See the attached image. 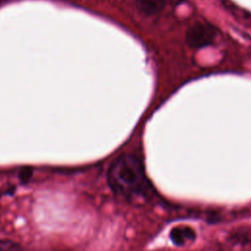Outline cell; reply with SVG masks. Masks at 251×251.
Here are the masks:
<instances>
[{
  "label": "cell",
  "instance_id": "1",
  "mask_svg": "<svg viewBox=\"0 0 251 251\" xmlns=\"http://www.w3.org/2000/svg\"><path fill=\"white\" fill-rule=\"evenodd\" d=\"M107 179L115 193L127 199H145L152 190L142 161L132 154L115 159L109 167Z\"/></svg>",
  "mask_w": 251,
  "mask_h": 251
},
{
  "label": "cell",
  "instance_id": "4",
  "mask_svg": "<svg viewBox=\"0 0 251 251\" xmlns=\"http://www.w3.org/2000/svg\"><path fill=\"white\" fill-rule=\"evenodd\" d=\"M135 4L141 13L151 16L163 10L165 7V0H135Z\"/></svg>",
  "mask_w": 251,
  "mask_h": 251
},
{
  "label": "cell",
  "instance_id": "5",
  "mask_svg": "<svg viewBox=\"0 0 251 251\" xmlns=\"http://www.w3.org/2000/svg\"><path fill=\"white\" fill-rule=\"evenodd\" d=\"M0 251H23L20 246L10 241H0Z\"/></svg>",
  "mask_w": 251,
  "mask_h": 251
},
{
  "label": "cell",
  "instance_id": "3",
  "mask_svg": "<svg viewBox=\"0 0 251 251\" xmlns=\"http://www.w3.org/2000/svg\"><path fill=\"white\" fill-rule=\"evenodd\" d=\"M196 233L190 226H176L170 231V238L175 245L181 246L189 241H193Z\"/></svg>",
  "mask_w": 251,
  "mask_h": 251
},
{
  "label": "cell",
  "instance_id": "2",
  "mask_svg": "<svg viewBox=\"0 0 251 251\" xmlns=\"http://www.w3.org/2000/svg\"><path fill=\"white\" fill-rule=\"evenodd\" d=\"M216 37V30L213 26L203 24H196L186 31L185 40L191 48H202L210 45Z\"/></svg>",
  "mask_w": 251,
  "mask_h": 251
},
{
  "label": "cell",
  "instance_id": "6",
  "mask_svg": "<svg viewBox=\"0 0 251 251\" xmlns=\"http://www.w3.org/2000/svg\"><path fill=\"white\" fill-rule=\"evenodd\" d=\"M32 176V169L29 167H25L20 171L19 177L22 180V182H26Z\"/></svg>",
  "mask_w": 251,
  "mask_h": 251
}]
</instances>
